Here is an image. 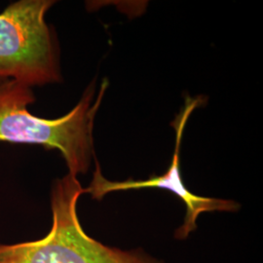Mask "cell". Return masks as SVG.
Wrapping results in <instances>:
<instances>
[{
	"label": "cell",
	"mask_w": 263,
	"mask_h": 263,
	"mask_svg": "<svg viewBox=\"0 0 263 263\" xmlns=\"http://www.w3.org/2000/svg\"><path fill=\"white\" fill-rule=\"evenodd\" d=\"M201 99H192L187 97L185 104L173 126L176 129V146L173 155L172 163L168 171L159 177H152L144 180H133L128 179L126 181H110L105 179L100 164L96 161V171L93 179L88 188H85L84 193H89L93 199L102 200L103 198L111 192L125 191L131 189L141 188H161L168 190L179 197L186 207V214L183 224L179 227L175 232V238L178 240H185L194 230L197 229V219L202 213L208 212H236L239 205L232 200H223L216 198L201 197L191 193L188 190L181 177L179 168V151L181 146L182 135L189 116L197 108Z\"/></svg>",
	"instance_id": "277c9868"
},
{
	"label": "cell",
	"mask_w": 263,
	"mask_h": 263,
	"mask_svg": "<svg viewBox=\"0 0 263 263\" xmlns=\"http://www.w3.org/2000/svg\"><path fill=\"white\" fill-rule=\"evenodd\" d=\"M52 0H19L0 12V84L30 88L62 81L56 37L46 22Z\"/></svg>",
	"instance_id": "3957f363"
},
{
	"label": "cell",
	"mask_w": 263,
	"mask_h": 263,
	"mask_svg": "<svg viewBox=\"0 0 263 263\" xmlns=\"http://www.w3.org/2000/svg\"><path fill=\"white\" fill-rule=\"evenodd\" d=\"M107 86L105 79L96 98L92 82L69 112L46 119L28 110L35 102L32 88L15 81L0 84V141L57 149L66 161L68 174L76 178L86 174L95 158V118Z\"/></svg>",
	"instance_id": "6da1fadb"
},
{
	"label": "cell",
	"mask_w": 263,
	"mask_h": 263,
	"mask_svg": "<svg viewBox=\"0 0 263 263\" xmlns=\"http://www.w3.org/2000/svg\"><path fill=\"white\" fill-rule=\"evenodd\" d=\"M83 193L74 176L67 174L57 179L51 192L49 233L36 241L0 244V263H164L141 250L122 251L88 235L76 211Z\"/></svg>",
	"instance_id": "7a4b0ae2"
}]
</instances>
